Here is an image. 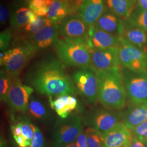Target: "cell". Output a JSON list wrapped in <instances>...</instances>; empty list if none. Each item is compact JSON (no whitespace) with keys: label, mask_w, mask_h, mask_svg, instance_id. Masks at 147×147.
Returning a JSON list of instances; mask_svg holds the SVG:
<instances>
[{"label":"cell","mask_w":147,"mask_h":147,"mask_svg":"<svg viewBox=\"0 0 147 147\" xmlns=\"http://www.w3.org/2000/svg\"><path fill=\"white\" fill-rule=\"evenodd\" d=\"M11 30L8 28L1 32L0 34V50L1 52H4L8 50L11 39Z\"/></svg>","instance_id":"31"},{"label":"cell","mask_w":147,"mask_h":147,"mask_svg":"<svg viewBox=\"0 0 147 147\" xmlns=\"http://www.w3.org/2000/svg\"><path fill=\"white\" fill-rule=\"evenodd\" d=\"M131 147H145V146L142 141L133 136L132 138Z\"/></svg>","instance_id":"37"},{"label":"cell","mask_w":147,"mask_h":147,"mask_svg":"<svg viewBox=\"0 0 147 147\" xmlns=\"http://www.w3.org/2000/svg\"><path fill=\"white\" fill-rule=\"evenodd\" d=\"M15 47L1 52L0 64L13 78H19L21 71L38 50L26 37L18 38Z\"/></svg>","instance_id":"3"},{"label":"cell","mask_w":147,"mask_h":147,"mask_svg":"<svg viewBox=\"0 0 147 147\" xmlns=\"http://www.w3.org/2000/svg\"><path fill=\"white\" fill-rule=\"evenodd\" d=\"M90 27L78 14H75L59 25V34L65 39L87 42Z\"/></svg>","instance_id":"10"},{"label":"cell","mask_w":147,"mask_h":147,"mask_svg":"<svg viewBox=\"0 0 147 147\" xmlns=\"http://www.w3.org/2000/svg\"><path fill=\"white\" fill-rule=\"evenodd\" d=\"M11 130L13 136H22L21 126L18 122L11 126Z\"/></svg>","instance_id":"35"},{"label":"cell","mask_w":147,"mask_h":147,"mask_svg":"<svg viewBox=\"0 0 147 147\" xmlns=\"http://www.w3.org/2000/svg\"><path fill=\"white\" fill-rule=\"evenodd\" d=\"M33 130V137L31 147H45V141L42 132L38 126L31 123Z\"/></svg>","instance_id":"29"},{"label":"cell","mask_w":147,"mask_h":147,"mask_svg":"<svg viewBox=\"0 0 147 147\" xmlns=\"http://www.w3.org/2000/svg\"><path fill=\"white\" fill-rule=\"evenodd\" d=\"M83 129V118L78 114H71L65 119H58L53 129L55 147H63L75 142Z\"/></svg>","instance_id":"5"},{"label":"cell","mask_w":147,"mask_h":147,"mask_svg":"<svg viewBox=\"0 0 147 147\" xmlns=\"http://www.w3.org/2000/svg\"><path fill=\"white\" fill-rule=\"evenodd\" d=\"M123 112L121 111L96 109L88 112L83 118L84 124L94 128L102 135L121 122Z\"/></svg>","instance_id":"8"},{"label":"cell","mask_w":147,"mask_h":147,"mask_svg":"<svg viewBox=\"0 0 147 147\" xmlns=\"http://www.w3.org/2000/svg\"><path fill=\"white\" fill-rule=\"evenodd\" d=\"M76 91L90 104L98 101V84L96 70L92 66L78 69L72 75Z\"/></svg>","instance_id":"7"},{"label":"cell","mask_w":147,"mask_h":147,"mask_svg":"<svg viewBox=\"0 0 147 147\" xmlns=\"http://www.w3.org/2000/svg\"><path fill=\"white\" fill-rule=\"evenodd\" d=\"M105 1L111 11L125 20L136 7L137 0H105Z\"/></svg>","instance_id":"22"},{"label":"cell","mask_w":147,"mask_h":147,"mask_svg":"<svg viewBox=\"0 0 147 147\" xmlns=\"http://www.w3.org/2000/svg\"><path fill=\"white\" fill-rule=\"evenodd\" d=\"M131 141L130 142H128L127 143H126L125 145H124V146L122 147H131Z\"/></svg>","instance_id":"41"},{"label":"cell","mask_w":147,"mask_h":147,"mask_svg":"<svg viewBox=\"0 0 147 147\" xmlns=\"http://www.w3.org/2000/svg\"><path fill=\"white\" fill-rule=\"evenodd\" d=\"M18 123L21 126L22 136L25 139L31 146L33 137V130L31 126V122L27 118H23V119L19 121Z\"/></svg>","instance_id":"28"},{"label":"cell","mask_w":147,"mask_h":147,"mask_svg":"<svg viewBox=\"0 0 147 147\" xmlns=\"http://www.w3.org/2000/svg\"><path fill=\"white\" fill-rule=\"evenodd\" d=\"M124 21L112 11L105 10L94 26L98 30L121 37L124 33Z\"/></svg>","instance_id":"16"},{"label":"cell","mask_w":147,"mask_h":147,"mask_svg":"<svg viewBox=\"0 0 147 147\" xmlns=\"http://www.w3.org/2000/svg\"><path fill=\"white\" fill-rule=\"evenodd\" d=\"M33 91L34 89L31 86L22 84L19 78H12V84L5 101L13 110L25 113L28 110L30 100Z\"/></svg>","instance_id":"11"},{"label":"cell","mask_w":147,"mask_h":147,"mask_svg":"<svg viewBox=\"0 0 147 147\" xmlns=\"http://www.w3.org/2000/svg\"><path fill=\"white\" fill-rule=\"evenodd\" d=\"M75 142L79 147H88L87 138L84 129L79 134Z\"/></svg>","instance_id":"34"},{"label":"cell","mask_w":147,"mask_h":147,"mask_svg":"<svg viewBox=\"0 0 147 147\" xmlns=\"http://www.w3.org/2000/svg\"><path fill=\"white\" fill-rule=\"evenodd\" d=\"M119 60L121 65L132 71L147 70V52L133 45L121 37Z\"/></svg>","instance_id":"9"},{"label":"cell","mask_w":147,"mask_h":147,"mask_svg":"<svg viewBox=\"0 0 147 147\" xmlns=\"http://www.w3.org/2000/svg\"><path fill=\"white\" fill-rule=\"evenodd\" d=\"M49 101L51 108L62 119L71 115L78 105L77 99L71 95H61L54 99L49 97Z\"/></svg>","instance_id":"18"},{"label":"cell","mask_w":147,"mask_h":147,"mask_svg":"<svg viewBox=\"0 0 147 147\" xmlns=\"http://www.w3.org/2000/svg\"><path fill=\"white\" fill-rule=\"evenodd\" d=\"M16 2L20 5H28L29 2L31 0H15Z\"/></svg>","instance_id":"39"},{"label":"cell","mask_w":147,"mask_h":147,"mask_svg":"<svg viewBox=\"0 0 147 147\" xmlns=\"http://www.w3.org/2000/svg\"><path fill=\"white\" fill-rule=\"evenodd\" d=\"M79 147L78 146H77V144H76V143L75 142H73V143H70V144H67V145H65V146H63V147Z\"/></svg>","instance_id":"40"},{"label":"cell","mask_w":147,"mask_h":147,"mask_svg":"<svg viewBox=\"0 0 147 147\" xmlns=\"http://www.w3.org/2000/svg\"><path fill=\"white\" fill-rule=\"evenodd\" d=\"M87 44L90 49L102 50L109 48H119L121 37L92 26L88 32Z\"/></svg>","instance_id":"13"},{"label":"cell","mask_w":147,"mask_h":147,"mask_svg":"<svg viewBox=\"0 0 147 147\" xmlns=\"http://www.w3.org/2000/svg\"><path fill=\"white\" fill-rule=\"evenodd\" d=\"M121 67L96 71L98 101L107 110H122L126 106V90Z\"/></svg>","instance_id":"2"},{"label":"cell","mask_w":147,"mask_h":147,"mask_svg":"<svg viewBox=\"0 0 147 147\" xmlns=\"http://www.w3.org/2000/svg\"><path fill=\"white\" fill-rule=\"evenodd\" d=\"M122 37L133 45L147 52L146 32L137 27L129 25L124 21V31Z\"/></svg>","instance_id":"21"},{"label":"cell","mask_w":147,"mask_h":147,"mask_svg":"<svg viewBox=\"0 0 147 147\" xmlns=\"http://www.w3.org/2000/svg\"><path fill=\"white\" fill-rule=\"evenodd\" d=\"M147 120V104L131 105L123 112L121 122L130 130Z\"/></svg>","instance_id":"19"},{"label":"cell","mask_w":147,"mask_h":147,"mask_svg":"<svg viewBox=\"0 0 147 147\" xmlns=\"http://www.w3.org/2000/svg\"><path fill=\"white\" fill-rule=\"evenodd\" d=\"M137 5L144 9L147 10V0H137Z\"/></svg>","instance_id":"38"},{"label":"cell","mask_w":147,"mask_h":147,"mask_svg":"<svg viewBox=\"0 0 147 147\" xmlns=\"http://www.w3.org/2000/svg\"><path fill=\"white\" fill-rule=\"evenodd\" d=\"M131 131L133 136L138 138L141 141H144L147 139V120L136 126Z\"/></svg>","instance_id":"30"},{"label":"cell","mask_w":147,"mask_h":147,"mask_svg":"<svg viewBox=\"0 0 147 147\" xmlns=\"http://www.w3.org/2000/svg\"><path fill=\"white\" fill-rule=\"evenodd\" d=\"M13 137L16 142V143L20 147H27L30 146V145L25 140V139L22 136H13Z\"/></svg>","instance_id":"36"},{"label":"cell","mask_w":147,"mask_h":147,"mask_svg":"<svg viewBox=\"0 0 147 147\" xmlns=\"http://www.w3.org/2000/svg\"><path fill=\"white\" fill-rule=\"evenodd\" d=\"M88 147H103V135L94 128L88 127L85 129Z\"/></svg>","instance_id":"27"},{"label":"cell","mask_w":147,"mask_h":147,"mask_svg":"<svg viewBox=\"0 0 147 147\" xmlns=\"http://www.w3.org/2000/svg\"><path fill=\"white\" fill-rule=\"evenodd\" d=\"M142 142L143 143V144H144V145L145 147H147V140H146L143 141Z\"/></svg>","instance_id":"42"},{"label":"cell","mask_w":147,"mask_h":147,"mask_svg":"<svg viewBox=\"0 0 147 147\" xmlns=\"http://www.w3.org/2000/svg\"><path fill=\"white\" fill-rule=\"evenodd\" d=\"M125 23L147 32V10L137 5L131 15L125 20Z\"/></svg>","instance_id":"24"},{"label":"cell","mask_w":147,"mask_h":147,"mask_svg":"<svg viewBox=\"0 0 147 147\" xmlns=\"http://www.w3.org/2000/svg\"><path fill=\"white\" fill-rule=\"evenodd\" d=\"M27 112L32 118L43 123H49L53 120V114L44 102L34 96H31Z\"/></svg>","instance_id":"20"},{"label":"cell","mask_w":147,"mask_h":147,"mask_svg":"<svg viewBox=\"0 0 147 147\" xmlns=\"http://www.w3.org/2000/svg\"><path fill=\"white\" fill-rule=\"evenodd\" d=\"M12 84V78L5 70L0 72V99L1 101H5L7 96Z\"/></svg>","instance_id":"26"},{"label":"cell","mask_w":147,"mask_h":147,"mask_svg":"<svg viewBox=\"0 0 147 147\" xmlns=\"http://www.w3.org/2000/svg\"><path fill=\"white\" fill-rule=\"evenodd\" d=\"M53 1V0H31L28 6L31 10L34 12L44 7H49Z\"/></svg>","instance_id":"33"},{"label":"cell","mask_w":147,"mask_h":147,"mask_svg":"<svg viewBox=\"0 0 147 147\" xmlns=\"http://www.w3.org/2000/svg\"><path fill=\"white\" fill-rule=\"evenodd\" d=\"M92 64L96 71L121 67L119 48L90 49Z\"/></svg>","instance_id":"12"},{"label":"cell","mask_w":147,"mask_h":147,"mask_svg":"<svg viewBox=\"0 0 147 147\" xmlns=\"http://www.w3.org/2000/svg\"><path fill=\"white\" fill-rule=\"evenodd\" d=\"M19 147H31L30 146H27V147H20V146H19Z\"/></svg>","instance_id":"43"},{"label":"cell","mask_w":147,"mask_h":147,"mask_svg":"<svg viewBox=\"0 0 147 147\" xmlns=\"http://www.w3.org/2000/svg\"><path fill=\"white\" fill-rule=\"evenodd\" d=\"M53 45L58 58L64 65L78 69L93 66L87 42L58 39Z\"/></svg>","instance_id":"4"},{"label":"cell","mask_w":147,"mask_h":147,"mask_svg":"<svg viewBox=\"0 0 147 147\" xmlns=\"http://www.w3.org/2000/svg\"><path fill=\"white\" fill-rule=\"evenodd\" d=\"M132 137L131 131L121 121L103 135V147H122Z\"/></svg>","instance_id":"15"},{"label":"cell","mask_w":147,"mask_h":147,"mask_svg":"<svg viewBox=\"0 0 147 147\" xmlns=\"http://www.w3.org/2000/svg\"><path fill=\"white\" fill-rule=\"evenodd\" d=\"M105 0H82L78 14L89 26H94L105 11Z\"/></svg>","instance_id":"14"},{"label":"cell","mask_w":147,"mask_h":147,"mask_svg":"<svg viewBox=\"0 0 147 147\" xmlns=\"http://www.w3.org/2000/svg\"><path fill=\"white\" fill-rule=\"evenodd\" d=\"M58 34L59 25H52L45 27L35 34L27 35L26 37L38 50H40L53 45L58 39Z\"/></svg>","instance_id":"17"},{"label":"cell","mask_w":147,"mask_h":147,"mask_svg":"<svg viewBox=\"0 0 147 147\" xmlns=\"http://www.w3.org/2000/svg\"><path fill=\"white\" fill-rule=\"evenodd\" d=\"M126 96L131 105L147 104V70L135 72L121 69Z\"/></svg>","instance_id":"6"},{"label":"cell","mask_w":147,"mask_h":147,"mask_svg":"<svg viewBox=\"0 0 147 147\" xmlns=\"http://www.w3.org/2000/svg\"><path fill=\"white\" fill-rule=\"evenodd\" d=\"M26 82L38 93L48 97L73 95L76 92L64 64L53 57L45 58L35 64L27 74Z\"/></svg>","instance_id":"1"},{"label":"cell","mask_w":147,"mask_h":147,"mask_svg":"<svg viewBox=\"0 0 147 147\" xmlns=\"http://www.w3.org/2000/svg\"><path fill=\"white\" fill-rule=\"evenodd\" d=\"M51 23L47 16H36L35 19L24 27V32L27 35L35 34L45 27L51 26Z\"/></svg>","instance_id":"25"},{"label":"cell","mask_w":147,"mask_h":147,"mask_svg":"<svg viewBox=\"0 0 147 147\" xmlns=\"http://www.w3.org/2000/svg\"><path fill=\"white\" fill-rule=\"evenodd\" d=\"M11 8L7 4L1 3L0 5V22L1 25L4 26L7 21L11 18Z\"/></svg>","instance_id":"32"},{"label":"cell","mask_w":147,"mask_h":147,"mask_svg":"<svg viewBox=\"0 0 147 147\" xmlns=\"http://www.w3.org/2000/svg\"><path fill=\"white\" fill-rule=\"evenodd\" d=\"M37 16L33 11L26 7L16 8L11 13V24L15 29H19L26 26L33 21Z\"/></svg>","instance_id":"23"}]
</instances>
